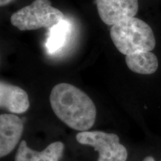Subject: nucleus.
Here are the masks:
<instances>
[{
    "instance_id": "f8f14e48",
    "label": "nucleus",
    "mask_w": 161,
    "mask_h": 161,
    "mask_svg": "<svg viewBox=\"0 0 161 161\" xmlns=\"http://www.w3.org/2000/svg\"><path fill=\"white\" fill-rule=\"evenodd\" d=\"M142 161H155V160H154V159L152 157L148 156V157H146V158H145Z\"/></svg>"
},
{
    "instance_id": "6e6552de",
    "label": "nucleus",
    "mask_w": 161,
    "mask_h": 161,
    "mask_svg": "<svg viewBox=\"0 0 161 161\" xmlns=\"http://www.w3.org/2000/svg\"><path fill=\"white\" fill-rule=\"evenodd\" d=\"M64 145L61 142H55L49 144L42 152L31 149L25 140L19 143L15 161H59L63 155Z\"/></svg>"
},
{
    "instance_id": "7ed1b4c3",
    "label": "nucleus",
    "mask_w": 161,
    "mask_h": 161,
    "mask_svg": "<svg viewBox=\"0 0 161 161\" xmlns=\"http://www.w3.org/2000/svg\"><path fill=\"white\" fill-rule=\"evenodd\" d=\"M64 19L65 16L52 7L50 0H35L31 5L14 13L11 23L20 31H30L40 28L51 29Z\"/></svg>"
},
{
    "instance_id": "1a4fd4ad",
    "label": "nucleus",
    "mask_w": 161,
    "mask_h": 161,
    "mask_svg": "<svg viewBox=\"0 0 161 161\" xmlns=\"http://www.w3.org/2000/svg\"><path fill=\"white\" fill-rule=\"evenodd\" d=\"M127 66L132 72L141 75L154 73L158 68V60L152 52H140L126 55Z\"/></svg>"
},
{
    "instance_id": "0eeeda50",
    "label": "nucleus",
    "mask_w": 161,
    "mask_h": 161,
    "mask_svg": "<svg viewBox=\"0 0 161 161\" xmlns=\"http://www.w3.org/2000/svg\"><path fill=\"white\" fill-rule=\"evenodd\" d=\"M0 106L12 114H23L29 108V96L22 88L2 80L0 83Z\"/></svg>"
},
{
    "instance_id": "39448f33",
    "label": "nucleus",
    "mask_w": 161,
    "mask_h": 161,
    "mask_svg": "<svg viewBox=\"0 0 161 161\" xmlns=\"http://www.w3.org/2000/svg\"><path fill=\"white\" fill-rule=\"evenodd\" d=\"M96 6L101 19L108 25L134 17L139 10L138 0H96Z\"/></svg>"
},
{
    "instance_id": "423d86ee",
    "label": "nucleus",
    "mask_w": 161,
    "mask_h": 161,
    "mask_svg": "<svg viewBox=\"0 0 161 161\" xmlns=\"http://www.w3.org/2000/svg\"><path fill=\"white\" fill-rule=\"evenodd\" d=\"M23 130V121L12 114L0 115V157L3 158L14 149Z\"/></svg>"
},
{
    "instance_id": "f03ea898",
    "label": "nucleus",
    "mask_w": 161,
    "mask_h": 161,
    "mask_svg": "<svg viewBox=\"0 0 161 161\" xmlns=\"http://www.w3.org/2000/svg\"><path fill=\"white\" fill-rule=\"evenodd\" d=\"M110 35L116 49L125 55L151 52L156 46L152 28L135 17L127 18L112 25Z\"/></svg>"
},
{
    "instance_id": "9b49d317",
    "label": "nucleus",
    "mask_w": 161,
    "mask_h": 161,
    "mask_svg": "<svg viewBox=\"0 0 161 161\" xmlns=\"http://www.w3.org/2000/svg\"><path fill=\"white\" fill-rule=\"evenodd\" d=\"M13 0H0V5H1V7H3V6L8 5Z\"/></svg>"
},
{
    "instance_id": "f257e3e1",
    "label": "nucleus",
    "mask_w": 161,
    "mask_h": 161,
    "mask_svg": "<svg viewBox=\"0 0 161 161\" xmlns=\"http://www.w3.org/2000/svg\"><path fill=\"white\" fill-rule=\"evenodd\" d=\"M50 104L58 118L72 129L86 131L96 118V108L85 92L67 83H60L52 88Z\"/></svg>"
},
{
    "instance_id": "20e7f679",
    "label": "nucleus",
    "mask_w": 161,
    "mask_h": 161,
    "mask_svg": "<svg viewBox=\"0 0 161 161\" xmlns=\"http://www.w3.org/2000/svg\"><path fill=\"white\" fill-rule=\"evenodd\" d=\"M76 140L81 145L94 148L98 153L97 161H126L128 152L115 134L103 131H80L76 134Z\"/></svg>"
},
{
    "instance_id": "9d476101",
    "label": "nucleus",
    "mask_w": 161,
    "mask_h": 161,
    "mask_svg": "<svg viewBox=\"0 0 161 161\" xmlns=\"http://www.w3.org/2000/svg\"><path fill=\"white\" fill-rule=\"evenodd\" d=\"M70 31L69 23L65 19L50 29V33L46 41V49L49 53H54L63 47L66 42Z\"/></svg>"
}]
</instances>
